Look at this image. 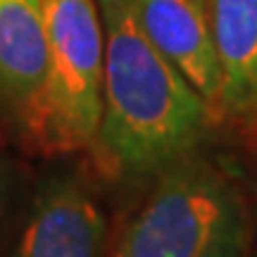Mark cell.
Wrapping results in <instances>:
<instances>
[{"mask_svg": "<svg viewBox=\"0 0 257 257\" xmlns=\"http://www.w3.org/2000/svg\"><path fill=\"white\" fill-rule=\"evenodd\" d=\"M105 62L102 112L91 153L110 179H153L195 153L217 119L167 62L136 17L134 0H95Z\"/></svg>", "mask_w": 257, "mask_h": 257, "instance_id": "obj_1", "label": "cell"}, {"mask_svg": "<svg viewBox=\"0 0 257 257\" xmlns=\"http://www.w3.org/2000/svg\"><path fill=\"white\" fill-rule=\"evenodd\" d=\"M255 231L248 186L195 150L153 176L112 257H248Z\"/></svg>", "mask_w": 257, "mask_h": 257, "instance_id": "obj_2", "label": "cell"}, {"mask_svg": "<svg viewBox=\"0 0 257 257\" xmlns=\"http://www.w3.org/2000/svg\"><path fill=\"white\" fill-rule=\"evenodd\" d=\"M48 31L43 86L22 121L48 155L91 150L102 112V36L95 0H41Z\"/></svg>", "mask_w": 257, "mask_h": 257, "instance_id": "obj_3", "label": "cell"}, {"mask_svg": "<svg viewBox=\"0 0 257 257\" xmlns=\"http://www.w3.org/2000/svg\"><path fill=\"white\" fill-rule=\"evenodd\" d=\"M219 67L217 121L257 146V0H205Z\"/></svg>", "mask_w": 257, "mask_h": 257, "instance_id": "obj_4", "label": "cell"}, {"mask_svg": "<svg viewBox=\"0 0 257 257\" xmlns=\"http://www.w3.org/2000/svg\"><path fill=\"white\" fill-rule=\"evenodd\" d=\"M134 8L150 43L191 83L217 119L219 67L205 0H134Z\"/></svg>", "mask_w": 257, "mask_h": 257, "instance_id": "obj_5", "label": "cell"}, {"mask_svg": "<svg viewBox=\"0 0 257 257\" xmlns=\"http://www.w3.org/2000/svg\"><path fill=\"white\" fill-rule=\"evenodd\" d=\"M105 214L81 181L57 179L38 195L15 257H100Z\"/></svg>", "mask_w": 257, "mask_h": 257, "instance_id": "obj_6", "label": "cell"}, {"mask_svg": "<svg viewBox=\"0 0 257 257\" xmlns=\"http://www.w3.org/2000/svg\"><path fill=\"white\" fill-rule=\"evenodd\" d=\"M48 67L41 0H0V100L19 124L36 100Z\"/></svg>", "mask_w": 257, "mask_h": 257, "instance_id": "obj_7", "label": "cell"}, {"mask_svg": "<svg viewBox=\"0 0 257 257\" xmlns=\"http://www.w3.org/2000/svg\"><path fill=\"white\" fill-rule=\"evenodd\" d=\"M248 193H250V205H252V217H255V229H257V169H255V176L248 186Z\"/></svg>", "mask_w": 257, "mask_h": 257, "instance_id": "obj_8", "label": "cell"}, {"mask_svg": "<svg viewBox=\"0 0 257 257\" xmlns=\"http://www.w3.org/2000/svg\"><path fill=\"white\" fill-rule=\"evenodd\" d=\"M248 257H257V255H255V252H250V255H248Z\"/></svg>", "mask_w": 257, "mask_h": 257, "instance_id": "obj_9", "label": "cell"}]
</instances>
